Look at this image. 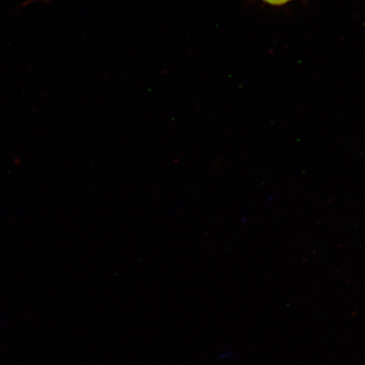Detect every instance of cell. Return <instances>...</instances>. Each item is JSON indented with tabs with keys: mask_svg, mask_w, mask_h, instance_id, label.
<instances>
[{
	"mask_svg": "<svg viewBox=\"0 0 365 365\" xmlns=\"http://www.w3.org/2000/svg\"><path fill=\"white\" fill-rule=\"evenodd\" d=\"M264 3L272 6H282L287 3L294 1V0H262Z\"/></svg>",
	"mask_w": 365,
	"mask_h": 365,
	"instance_id": "obj_1",
	"label": "cell"
}]
</instances>
